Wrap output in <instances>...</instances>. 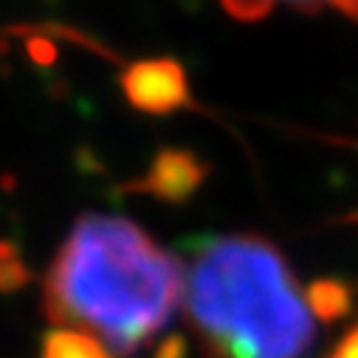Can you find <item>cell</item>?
Returning <instances> with one entry per match:
<instances>
[{"label": "cell", "mask_w": 358, "mask_h": 358, "mask_svg": "<svg viewBox=\"0 0 358 358\" xmlns=\"http://www.w3.org/2000/svg\"><path fill=\"white\" fill-rule=\"evenodd\" d=\"M187 296V265L127 217L82 215L43 282L57 327L91 333L113 355H133Z\"/></svg>", "instance_id": "6da1fadb"}, {"label": "cell", "mask_w": 358, "mask_h": 358, "mask_svg": "<svg viewBox=\"0 0 358 358\" xmlns=\"http://www.w3.org/2000/svg\"><path fill=\"white\" fill-rule=\"evenodd\" d=\"M187 316L209 358H302L313 316L280 248L254 234L184 243Z\"/></svg>", "instance_id": "7a4b0ae2"}, {"label": "cell", "mask_w": 358, "mask_h": 358, "mask_svg": "<svg viewBox=\"0 0 358 358\" xmlns=\"http://www.w3.org/2000/svg\"><path fill=\"white\" fill-rule=\"evenodd\" d=\"M122 94L127 102L150 116L175 113L181 108H189V82L187 71L178 59L158 57V59H138L127 65L119 76Z\"/></svg>", "instance_id": "3957f363"}, {"label": "cell", "mask_w": 358, "mask_h": 358, "mask_svg": "<svg viewBox=\"0 0 358 358\" xmlns=\"http://www.w3.org/2000/svg\"><path fill=\"white\" fill-rule=\"evenodd\" d=\"M209 166L195 152L181 147H164L155 152L150 169L138 181L127 184L124 192H141L161 203H187L206 181Z\"/></svg>", "instance_id": "277c9868"}, {"label": "cell", "mask_w": 358, "mask_h": 358, "mask_svg": "<svg viewBox=\"0 0 358 358\" xmlns=\"http://www.w3.org/2000/svg\"><path fill=\"white\" fill-rule=\"evenodd\" d=\"M229 15L240 20H259L271 12L274 6H294L302 12H316V9H336L352 20H358V0H220Z\"/></svg>", "instance_id": "5b68a950"}, {"label": "cell", "mask_w": 358, "mask_h": 358, "mask_svg": "<svg viewBox=\"0 0 358 358\" xmlns=\"http://www.w3.org/2000/svg\"><path fill=\"white\" fill-rule=\"evenodd\" d=\"M305 302H308V310L313 319L333 324L352 310V288L341 280H333V277L313 280L305 288Z\"/></svg>", "instance_id": "8992f818"}, {"label": "cell", "mask_w": 358, "mask_h": 358, "mask_svg": "<svg viewBox=\"0 0 358 358\" xmlns=\"http://www.w3.org/2000/svg\"><path fill=\"white\" fill-rule=\"evenodd\" d=\"M43 358H110V350L91 333L54 327L43 336Z\"/></svg>", "instance_id": "52a82bcc"}, {"label": "cell", "mask_w": 358, "mask_h": 358, "mask_svg": "<svg viewBox=\"0 0 358 358\" xmlns=\"http://www.w3.org/2000/svg\"><path fill=\"white\" fill-rule=\"evenodd\" d=\"M31 271L23 262V254L15 243L0 240V294H15L23 285H29Z\"/></svg>", "instance_id": "ba28073f"}, {"label": "cell", "mask_w": 358, "mask_h": 358, "mask_svg": "<svg viewBox=\"0 0 358 358\" xmlns=\"http://www.w3.org/2000/svg\"><path fill=\"white\" fill-rule=\"evenodd\" d=\"M152 358H187V338L181 333H169L158 347Z\"/></svg>", "instance_id": "9c48e42d"}, {"label": "cell", "mask_w": 358, "mask_h": 358, "mask_svg": "<svg viewBox=\"0 0 358 358\" xmlns=\"http://www.w3.org/2000/svg\"><path fill=\"white\" fill-rule=\"evenodd\" d=\"M330 358H358V324L336 344V350L330 352Z\"/></svg>", "instance_id": "30bf717a"}]
</instances>
